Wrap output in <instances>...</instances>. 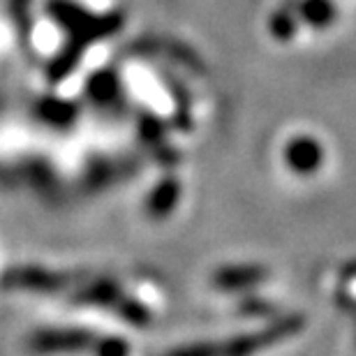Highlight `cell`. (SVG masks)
Listing matches in <instances>:
<instances>
[{
    "instance_id": "cell-1",
    "label": "cell",
    "mask_w": 356,
    "mask_h": 356,
    "mask_svg": "<svg viewBox=\"0 0 356 356\" xmlns=\"http://www.w3.org/2000/svg\"><path fill=\"white\" fill-rule=\"evenodd\" d=\"M319 158H322V151H319L317 141L296 139V141H291L287 148L289 167L298 169V172H312V169H317Z\"/></svg>"
}]
</instances>
